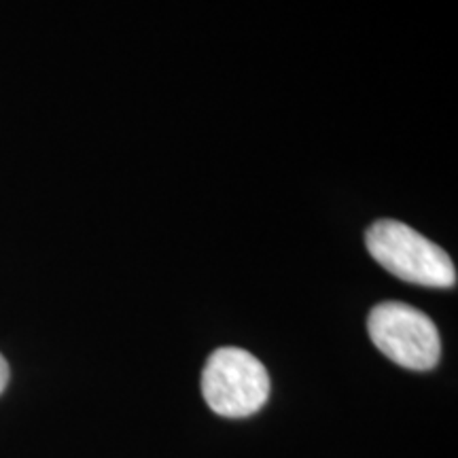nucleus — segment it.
I'll return each instance as SVG.
<instances>
[{
	"label": "nucleus",
	"mask_w": 458,
	"mask_h": 458,
	"mask_svg": "<svg viewBox=\"0 0 458 458\" xmlns=\"http://www.w3.org/2000/svg\"><path fill=\"white\" fill-rule=\"evenodd\" d=\"M368 331L377 351L405 369L428 371L442 357L437 327L410 303H377L369 312Z\"/></svg>",
	"instance_id": "7ed1b4c3"
},
{
	"label": "nucleus",
	"mask_w": 458,
	"mask_h": 458,
	"mask_svg": "<svg viewBox=\"0 0 458 458\" xmlns=\"http://www.w3.org/2000/svg\"><path fill=\"white\" fill-rule=\"evenodd\" d=\"M202 394L215 414L253 416L270 397V376L261 360L242 348H219L206 360Z\"/></svg>",
	"instance_id": "f03ea898"
},
{
	"label": "nucleus",
	"mask_w": 458,
	"mask_h": 458,
	"mask_svg": "<svg viewBox=\"0 0 458 458\" xmlns=\"http://www.w3.org/2000/svg\"><path fill=\"white\" fill-rule=\"evenodd\" d=\"M369 255L405 283L452 289L456 284V267L442 246L418 233L401 221L380 219L365 232Z\"/></svg>",
	"instance_id": "f257e3e1"
},
{
	"label": "nucleus",
	"mask_w": 458,
	"mask_h": 458,
	"mask_svg": "<svg viewBox=\"0 0 458 458\" xmlns=\"http://www.w3.org/2000/svg\"><path fill=\"white\" fill-rule=\"evenodd\" d=\"M7 385H9V363L4 360L3 354H0V394L4 393Z\"/></svg>",
	"instance_id": "20e7f679"
}]
</instances>
